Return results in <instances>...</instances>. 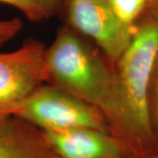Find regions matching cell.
<instances>
[{
  "mask_svg": "<svg viewBox=\"0 0 158 158\" xmlns=\"http://www.w3.org/2000/svg\"><path fill=\"white\" fill-rule=\"evenodd\" d=\"M4 117H6V116H4ZM4 117H0V118H4Z\"/></svg>",
  "mask_w": 158,
  "mask_h": 158,
  "instance_id": "cell-16",
  "label": "cell"
},
{
  "mask_svg": "<svg viewBox=\"0 0 158 158\" xmlns=\"http://www.w3.org/2000/svg\"><path fill=\"white\" fill-rule=\"evenodd\" d=\"M62 8L69 27L94 43L113 64L133 40L136 27L123 22L108 0H65Z\"/></svg>",
  "mask_w": 158,
  "mask_h": 158,
  "instance_id": "cell-4",
  "label": "cell"
},
{
  "mask_svg": "<svg viewBox=\"0 0 158 158\" xmlns=\"http://www.w3.org/2000/svg\"><path fill=\"white\" fill-rule=\"evenodd\" d=\"M46 49L43 43L30 39L16 50L0 52V117L14 115L32 92L48 83Z\"/></svg>",
  "mask_w": 158,
  "mask_h": 158,
  "instance_id": "cell-5",
  "label": "cell"
},
{
  "mask_svg": "<svg viewBox=\"0 0 158 158\" xmlns=\"http://www.w3.org/2000/svg\"><path fill=\"white\" fill-rule=\"evenodd\" d=\"M119 19L130 27H135L146 13L148 4L144 0H108Z\"/></svg>",
  "mask_w": 158,
  "mask_h": 158,
  "instance_id": "cell-8",
  "label": "cell"
},
{
  "mask_svg": "<svg viewBox=\"0 0 158 158\" xmlns=\"http://www.w3.org/2000/svg\"><path fill=\"white\" fill-rule=\"evenodd\" d=\"M64 1L65 0H39L40 5L44 9L47 19L54 16L60 11L62 9Z\"/></svg>",
  "mask_w": 158,
  "mask_h": 158,
  "instance_id": "cell-12",
  "label": "cell"
},
{
  "mask_svg": "<svg viewBox=\"0 0 158 158\" xmlns=\"http://www.w3.org/2000/svg\"><path fill=\"white\" fill-rule=\"evenodd\" d=\"M45 134L59 158H127L120 142L106 131L80 127Z\"/></svg>",
  "mask_w": 158,
  "mask_h": 158,
  "instance_id": "cell-6",
  "label": "cell"
},
{
  "mask_svg": "<svg viewBox=\"0 0 158 158\" xmlns=\"http://www.w3.org/2000/svg\"><path fill=\"white\" fill-rule=\"evenodd\" d=\"M142 158H158V155L151 156H148V157H142Z\"/></svg>",
  "mask_w": 158,
  "mask_h": 158,
  "instance_id": "cell-14",
  "label": "cell"
},
{
  "mask_svg": "<svg viewBox=\"0 0 158 158\" xmlns=\"http://www.w3.org/2000/svg\"><path fill=\"white\" fill-rule=\"evenodd\" d=\"M158 53V24L145 14L133 40L114 64L132 129L135 158L158 155L149 110V85Z\"/></svg>",
  "mask_w": 158,
  "mask_h": 158,
  "instance_id": "cell-2",
  "label": "cell"
},
{
  "mask_svg": "<svg viewBox=\"0 0 158 158\" xmlns=\"http://www.w3.org/2000/svg\"><path fill=\"white\" fill-rule=\"evenodd\" d=\"M0 158H59L45 132L15 115L0 118Z\"/></svg>",
  "mask_w": 158,
  "mask_h": 158,
  "instance_id": "cell-7",
  "label": "cell"
},
{
  "mask_svg": "<svg viewBox=\"0 0 158 158\" xmlns=\"http://www.w3.org/2000/svg\"><path fill=\"white\" fill-rule=\"evenodd\" d=\"M48 83L98 109L127 158L135 146L114 64L90 40L62 27L46 49Z\"/></svg>",
  "mask_w": 158,
  "mask_h": 158,
  "instance_id": "cell-1",
  "label": "cell"
},
{
  "mask_svg": "<svg viewBox=\"0 0 158 158\" xmlns=\"http://www.w3.org/2000/svg\"><path fill=\"white\" fill-rule=\"evenodd\" d=\"M0 3L17 8L32 22H40L47 19L44 9L39 0H0Z\"/></svg>",
  "mask_w": 158,
  "mask_h": 158,
  "instance_id": "cell-9",
  "label": "cell"
},
{
  "mask_svg": "<svg viewBox=\"0 0 158 158\" xmlns=\"http://www.w3.org/2000/svg\"><path fill=\"white\" fill-rule=\"evenodd\" d=\"M145 14L158 24V0H150Z\"/></svg>",
  "mask_w": 158,
  "mask_h": 158,
  "instance_id": "cell-13",
  "label": "cell"
},
{
  "mask_svg": "<svg viewBox=\"0 0 158 158\" xmlns=\"http://www.w3.org/2000/svg\"><path fill=\"white\" fill-rule=\"evenodd\" d=\"M149 110L158 150V53L154 62L149 85Z\"/></svg>",
  "mask_w": 158,
  "mask_h": 158,
  "instance_id": "cell-10",
  "label": "cell"
},
{
  "mask_svg": "<svg viewBox=\"0 0 158 158\" xmlns=\"http://www.w3.org/2000/svg\"><path fill=\"white\" fill-rule=\"evenodd\" d=\"M144 1H145V2L147 3L148 6V5H149V2H150V0H144Z\"/></svg>",
  "mask_w": 158,
  "mask_h": 158,
  "instance_id": "cell-15",
  "label": "cell"
},
{
  "mask_svg": "<svg viewBox=\"0 0 158 158\" xmlns=\"http://www.w3.org/2000/svg\"><path fill=\"white\" fill-rule=\"evenodd\" d=\"M14 115L44 132L80 127L109 132L106 119L98 109L49 83L32 92Z\"/></svg>",
  "mask_w": 158,
  "mask_h": 158,
  "instance_id": "cell-3",
  "label": "cell"
},
{
  "mask_svg": "<svg viewBox=\"0 0 158 158\" xmlns=\"http://www.w3.org/2000/svg\"><path fill=\"white\" fill-rule=\"evenodd\" d=\"M23 23L19 19L0 20V43L13 39L22 28Z\"/></svg>",
  "mask_w": 158,
  "mask_h": 158,
  "instance_id": "cell-11",
  "label": "cell"
}]
</instances>
